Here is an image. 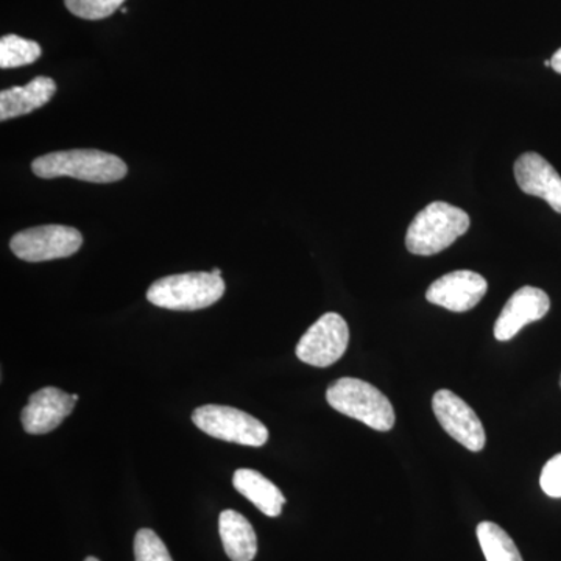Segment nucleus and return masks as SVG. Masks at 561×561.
Returning <instances> with one entry per match:
<instances>
[{
  "mask_svg": "<svg viewBox=\"0 0 561 561\" xmlns=\"http://www.w3.org/2000/svg\"><path fill=\"white\" fill-rule=\"evenodd\" d=\"M32 171L39 179L69 176L88 183H116L125 179L128 168L116 154L101 150H68L44 154L32 162Z\"/></svg>",
  "mask_w": 561,
  "mask_h": 561,
  "instance_id": "f257e3e1",
  "label": "nucleus"
},
{
  "mask_svg": "<svg viewBox=\"0 0 561 561\" xmlns=\"http://www.w3.org/2000/svg\"><path fill=\"white\" fill-rule=\"evenodd\" d=\"M471 219L463 209L445 202H434L416 214L405 234L412 254L432 256L451 247L470 230Z\"/></svg>",
  "mask_w": 561,
  "mask_h": 561,
  "instance_id": "f03ea898",
  "label": "nucleus"
},
{
  "mask_svg": "<svg viewBox=\"0 0 561 561\" xmlns=\"http://www.w3.org/2000/svg\"><path fill=\"white\" fill-rule=\"evenodd\" d=\"M225 280L206 272L181 273L154 280L147 300L169 311H201L224 297Z\"/></svg>",
  "mask_w": 561,
  "mask_h": 561,
  "instance_id": "7ed1b4c3",
  "label": "nucleus"
},
{
  "mask_svg": "<svg viewBox=\"0 0 561 561\" xmlns=\"http://www.w3.org/2000/svg\"><path fill=\"white\" fill-rule=\"evenodd\" d=\"M327 400L335 411L360 421L375 431L389 432L397 421L389 398L362 379H337L328 387Z\"/></svg>",
  "mask_w": 561,
  "mask_h": 561,
  "instance_id": "20e7f679",
  "label": "nucleus"
},
{
  "mask_svg": "<svg viewBox=\"0 0 561 561\" xmlns=\"http://www.w3.org/2000/svg\"><path fill=\"white\" fill-rule=\"evenodd\" d=\"M198 430L219 440L261 448L268 440V430L260 420L228 405L208 404L192 412Z\"/></svg>",
  "mask_w": 561,
  "mask_h": 561,
  "instance_id": "39448f33",
  "label": "nucleus"
},
{
  "mask_svg": "<svg viewBox=\"0 0 561 561\" xmlns=\"http://www.w3.org/2000/svg\"><path fill=\"white\" fill-rule=\"evenodd\" d=\"M83 245V236L65 225H44L18 232L11 238L14 256L25 262L61 260L76 254Z\"/></svg>",
  "mask_w": 561,
  "mask_h": 561,
  "instance_id": "423d86ee",
  "label": "nucleus"
},
{
  "mask_svg": "<svg viewBox=\"0 0 561 561\" xmlns=\"http://www.w3.org/2000/svg\"><path fill=\"white\" fill-rule=\"evenodd\" d=\"M350 330L339 313L328 312L309 328L297 345V357L312 367H330L346 353Z\"/></svg>",
  "mask_w": 561,
  "mask_h": 561,
  "instance_id": "0eeeda50",
  "label": "nucleus"
},
{
  "mask_svg": "<svg viewBox=\"0 0 561 561\" xmlns=\"http://www.w3.org/2000/svg\"><path fill=\"white\" fill-rule=\"evenodd\" d=\"M432 409L443 430L448 432L454 440L472 453L485 448L486 437L482 421L470 405L451 390H438L432 398Z\"/></svg>",
  "mask_w": 561,
  "mask_h": 561,
  "instance_id": "6e6552de",
  "label": "nucleus"
},
{
  "mask_svg": "<svg viewBox=\"0 0 561 561\" xmlns=\"http://www.w3.org/2000/svg\"><path fill=\"white\" fill-rule=\"evenodd\" d=\"M489 283L479 273L457 271L431 284L426 300L451 312H468L482 301Z\"/></svg>",
  "mask_w": 561,
  "mask_h": 561,
  "instance_id": "1a4fd4ad",
  "label": "nucleus"
},
{
  "mask_svg": "<svg viewBox=\"0 0 561 561\" xmlns=\"http://www.w3.org/2000/svg\"><path fill=\"white\" fill-rule=\"evenodd\" d=\"M551 309V298L538 287L526 286L516 290L504 306L496 323L494 337L500 342L512 341L526 324L545 319Z\"/></svg>",
  "mask_w": 561,
  "mask_h": 561,
  "instance_id": "9d476101",
  "label": "nucleus"
},
{
  "mask_svg": "<svg viewBox=\"0 0 561 561\" xmlns=\"http://www.w3.org/2000/svg\"><path fill=\"white\" fill-rule=\"evenodd\" d=\"M72 394L57 387H44L28 398V404L22 409L21 421L24 431L31 435L49 434L68 419L76 408Z\"/></svg>",
  "mask_w": 561,
  "mask_h": 561,
  "instance_id": "9b49d317",
  "label": "nucleus"
},
{
  "mask_svg": "<svg viewBox=\"0 0 561 561\" xmlns=\"http://www.w3.org/2000/svg\"><path fill=\"white\" fill-rule=\"evenodd\" d=\"M513 171L524 194L542 198L556 213L561 214V176L551 162L535 151H527L516 160Z\"/></svg>",
  "mask_w": 561,
  "mask_h": 561,
  "instance_id": "f8f14e48",
  "label": "nucleus"
},
{
  "mask_svg": "<svg viewBox=\"0 0 561 561\" xmlns=\"http://www.w3.org/2000/svg\"><path fill=\"white\" fill-rule=\"evenodd\" d=\"M57 92V83L49 77H36L25 87H14L0 92V121L25 116L43 108Z\"/></svg>",
  "mask_w": 561,
  "mask_h": 561,
  "instance_id": "ddd939ff",
  "label": "nucleus"
},
{
  "mask_svg": "<svg viewBox=\"0 0 561 561\" xmlns=\"http://www.w3.org/2000/svg\"><path fill=\"white\" fill-rule=\"evenodd\" d=\"M219 531L225 552L231 561H253L257 553V537L249 519L239 512L220 513Z\"/></svg>",
  "mask_w": 561,
  "mask_h": 561,
  "instance_id": "4468645a",
  "label": "nucleus"
},
{
  "mask_svg": "<svg viewBox=\"0 0 561 561\" xmlns=\"http://www.w3.org/2000/svg\"><path fill=\"white\" fill-rule=\"evenodd\" d=\"M232 485L251 504L256 505L264 515L276 518L283 512L286 497L280 493L278 486L264 478L261 472L242 468L232 476Z\"/></svg>",
  "mask_w": 561,
  "mask_h": 561,
  "instance_id": "2eb2a0df",
  "label": "nucleus"
},
{
  "mask_svg": "<svg viewBox=\"0 0 561 561\" xmlns=\"http://www.w3.org/2000/svg\"><path fill=\"white\" fill-rule=\"evenodd\" d=\"M478 540L486 561H523L511 535L497 524L485 522L478 526Z\"/></svg>",
  "mask_w": 561,
  "mask_h": 561,
  "instance_id": "dca6fc26",
  "label": "nucleus"
},
{
  "mask_svg": "<svg viewBox=\"0 0 561 561\" xmlns=\"http://www.w3.org/2000/svg\"><path fill=\"white\" fill-rule=\"evenodd\" d=\"M41 57L38 43L21 38L18 35H7L0 39V68L13 69L32 65Z\"/></svg>",
  "mask_w": 561,
  "mask_h": 561,
  "instance_id": "f3484780",
  "label": "nucleus"
},
{
  "mask_svg": "<svg viewBox=\"0 0 561 561\" xmlns=\"http://www.w3.org/2000/svg\"><path fill=\"white\" fill-rule=\"evenodd\" d=\"M125 0H65L66 9L81 20L99 21L121 9Z\"/></svg>",
  "mask_w": 561,
  "mask_h": 561,
  "instance_id": "a211bd4d",
  "label": "nucleus"
},
{
  "mask_svg": "<svg viewBox=\"0 0 561 561\" xmlns=\"http://www.w3.org/2000/svg\"><path fill=\"white\" fill-rule=\"evenodd\" d=\"M135 561H173L161 538L150 529H140L135 537Z\"/></svg>",
  "mask_w": 561,
  "mask_h": 561,
  "instance_id": "6ab92c4d",
  "label": "nucleus"
},
{
  "mask_svg": "<svg viewBox=\"0 0 561 561\" xmlns=\"http://www.w3.org/2000/svg\"><path fill=\"white\" fill-rule=\"evenodd\" d=\"M541 489L548 496L561 497V454L545 465L540 478Z\"/></svg>",
  "mask_w": 561,
  "mask_h": 561,
  "instance_id": "aec40b11",
  "label": "nucleus"
},
{
  "mask_svg": "<svg viewBox=\"0 0 561 561\" xmlns=\"http://www.w3.org/2000/svg\"><path fill=\"white\" fill-rule=\"evenodd\" d=\"M552 69L556 70L557 73H561V49L557 50L551 58Z\"/></svg>",
  "mask_w": 561,
  "mask_h": 561,
  "instance_id": "412c9836",
  "label": "nucleus"
},
{
  "mask_svg": "<svg viewBox=\"0 0 561 561\" xmlns=\"http://www.w3.org/2000/svg\"><path fill=\"white\" fill-rule=\"evenodd\" d=\"M210 273H213V275H216V276H221V271H220V268H214V271H213V272H210Z\"/></svg>",
  "mask_w": 561,
  "mask_h": 561,
  "instance_id": "4be33fe9",
  "label": "nucleus"
},
{
  "mask_svg": "<svg viewBox=\"0 0 561 561\" xmlns=\"http://www.w3.org/2000/svg\"><path fill=\"white\" fill-rule=\"evenodd\" d=\"M84 561H99V560H98V559H95V557H88V559H87V560H84Z\"/></svg>",
  "mask_w": 561,
  "mask_h": 561,
  "instance_id": "5701e85b",
  "label": "nucleus"
},
{
  "mask_svg": "<svg viewBox=\"0 0 561 561\" xmlns=\"http://www.w3.org/2000/svg\"><path fill=\"white\" fill-rule=\"evenodd\" d=\"M560 387H561V379H560Z\"/></svg>",
  "mask_w": 561,
  "mask_h": 561,
  "instance_id": "b1692460",
  "label": "nucleus"
}]
</instances>
